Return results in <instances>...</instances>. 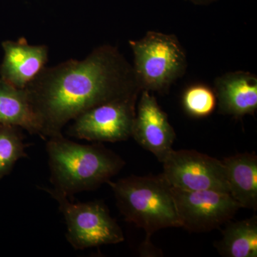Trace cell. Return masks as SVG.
Masks as SVG:
<instances>
[{
    "instance_id": "1",
    "label": "cell",
    "mask_w": 257,
    "mask_h": 257,
    "mask_svg": "<svg viewBox=\"0 0 257 257\" xmlns=\"http://www.w3.org/2000/svg\"><path fill=\"white\" fill-rule=\"evenodd\" d=\"M44 140L83 112L107 101L140 94L133 66L116 47H96L84 60L46 67L27 86Z\"/></svg>"
},
{
    "instance_id": "2",
    "label": "cell",
    "mask_w": 257,
    "mask_h": 257,
    "mask_svg": "<svg viewBox=\"0 0 257 257\" xmlns=\"http://www.w3.org/2000/svg\"><path fill=\"white\" fill-rule=\"evenodd\" d=\"M47 140L52 189L68 198L97 189L125 165L121 157L99 143L82 145L62 135Z\"/></svg>"
},
{
    "instance_id": "3",
    "label": "cell",
    "mask_w": 257,
    "mask_h": 257,
    "mask_svg": "<svg viewBox=\"0 0 257 257\" xmlns=\"http://www.w3.org/2000/svg\"><path fill=\"white\" fill-rule=\"evenodd\" d=\"M106 184L126 221L143 228L148 237L165 228L182 227L172 187L162 175L130 176Z\"/></svg>"
},
{
    "instance_id": "4",
    "label": "cell",
    "mask_w": 257,
    "mask_h": 257,
    "mask_svg": "<svg viewBox=\"0 0 257 257\" xmlns=\"http://www.w3.org/2000/svg\"><path fill=\"white\" fill-rule=\"evenodd\" d=\"M134 72L142 90L165 94L185 74V51L175 35L149 31L138 40H130Z\"/></svg>"
},
{
    "instance_id": "5",
    "label": "cell",
    "mask_w": 257,
    "mask_h": 257,
    "mask_svg": "<svg viewBox=\"0 0 257 257\" xmlns=\"http://www.w3.org/2000/svg\"><path fill=\"white\" fill-rule=\"evenodd\" d=\"M42 189L58 203L67 225V241L74 249L84 250L124 241L122 230L104 203L72 202L52 189Z\"/></svg>"
},
{
    "instance_id": "6",
    "label": "cell",
    "mask_w": 257,
    "mask_h": 257,
    "mask_svg": "<svg viewBox=\"0 0 257 257\" xmlns=\"http://www.w3.org/2000/svg\"><path fill=\"white\" fill-rule=\"evenodd\" d=\"M139 96L120 98L88 109L72 120L67 135L99 143L127 140L133 135Z\"/></svg>"
},
{
    "instance_id": "7",
    "label": "cell",
    "mask_w": 257,
    "mask_h": 257,
    "mask_svg": "<svg viewBox=\"0 0 257 257\" xmlns=\"http://www.w3.org/2000/svg\"><path fill=\"white\" fill-rule=\"evenodd\" d=\"M162 164V175L172 188L229 194L222 161L194 150H172Z\"/></svg>"
},
{
    "instance_id": "8",
    "label": "cell",
    "mask_w": 257,
    "mask_h": 257,
    "mask_svg": "<svg viewBox=\"0 0 257 257\" xmlns=\"http://www.w3.org/2000/svg\"><path fill=\"white\" fill-rule=\"evenodd\" d=\"M172 189L182 227L194 232L217 229L241 209L229 193Z\"/></svg>"
},
{
    "instance_id": "9",
    "label": "cell",
    "mask_w": 257,
    "mask_h": 257,
    "mask_svg": "<svg viewBox=\"0 0 257 257\" xmlns=\"http://www.w3.org/2000/svg\"><path fill=\"white\" fill-rule=\"evenodd\" d=\"M136 109L132 137L163 162L175 143V128L151 92L142 90Z\"/></svg>"
},
{
    "instance_id": "10",
    "label": "cell",
    "mask_w": 257,
    "mask_h": 257,
    "mask_svg": "<svg viewBox=\"0 0 257 257\" xmlns=\"http://www.w3.org/2000/svg\"><path fill=\"white\" fill-rule=\"evenodd\" d=\"M4 58L0 78L19 89H25L43 70L48 61V47L30 45L25 38L2 43Z\"/></svg>"
},
{
    "instance_id": "11",
    "label": "cell",
    "mask_w": 257,
    "mask_h": 257,
    "mask_svg": "<svg viewBox=\"0 0 257 257\" xmlns=\"http://www.w3.org/2000/svg\"><path fill=\"white\" fill-rule=\"evenodd\" d=\"M214 91L221 114L235 118L253 115L257 109V77L251 72H227L214 81Z\"/></svg>"
},
{
    "instance_id": "12",
    "label": "cell",
    "mask_w": 257,
    "mask_h": 257,
    "mask_svg": "<svg viewBox=\"0 0 257 257\" xmlns=\"http://www.w3.org/2000/svg\"><path fill=\"white\" fill-rule=\"evenodd\" d=\"M229 194L241 208L257 209V157L238 154L224 159Z\"/></svg>"
},
{
    "instance_id": "13",
    "label": "cell",
    "mask_w": 257,
    "mask_h": 257,
    "mask_svg": "<svg viewBox=\"0 0 257 257\" xmlns=\"http://www.w3.org/2000/svg\"><path fill=\"white\" fill-rule=\"evenodd\" d=\"M0 124L13 125L40 135L38 120L26 89H19L0 78Z\"/></svg>"
},
{
    "instance_id": "14",
    "label": "cell",
    "mask_w": 257,
    "mask_h": 257,
    "mask_svg": "<svg viewBox=\"0 0 257 257\" xmlns=\"http://www.w3.org/2000/svg\"><path fill=\"white\" fill-rule=\"evenodd\" d=\"M217 249L226 257H256V216L229 222L223 231Z\"/></svg>"
},
{
    "instance_id": "15",
    "label": "cell",
    "mask_w": 257,
    "mask_h": 257,
    "mask_svg": "<svg viewBox=\"0 0 257 257\" xmlns=\"http://www.w3.org/2000/svg\"><path fill=\"white\" fill-rule=\"evenodd\" d=\"M23 128L0 124V179L10 175L18 161L26 158Z\"/></svg>"
},
{
    "instance_id": "16",
    "label": "cell",
    "mask_w": 257,
    "mask_h": 257,
    "mask_svg": "<svg viewBox=\"0 0 257 257\" xmlns=\"http://www.w3.org/2000/svg\"><path fill=\"white\" fill-rule=\"evenodd\" d=\"M184 110L191 116L204 118L215 109L216 97L214 89L204 84H194L186 88L182 95Z\"/></svg>"
},
{
    "instance_id": "17",
    "label": "cell",
    "mask_w": 257,
    "mask_h": 257,
    "mask_svg": "<svg viewBox=\"0 0 257 257\" xmlns=\"http://www.w3.org/2000/svg\"><path fill=\"white\" fill-rule=\"evenodd\" d=\"M185 1L190 2L192 4L199 5V6H207V5L212 4L219 0H185Z\"/></svg>"
}]
</instances>
